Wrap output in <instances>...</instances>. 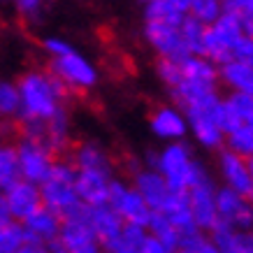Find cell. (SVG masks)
<instances>
[{
  "mask_svg": "<svg viewBox=\"0 0 253 253\" xmlns=\"http://www.w3.org/2000/svg\"><path fill=\"white\" fill-rule=\"evenodd\" d=\"M112 181H114V168L77 169V193L82 205L93 207V205L107 202Z\"/></svg>",
  "mask_w": 253,
  "mask_h": 253,
  "instance_id": "obj_16",
  "label": "cell"
},
{
  "mask_svg": "<svg viewBox=\"0 0 253 253\" xmlns=\"http://www.w3.org/2000/svg\"><path fill=\"white\" fill-rule=\"evenodd\" d=\"M72 139V121H70L68 109L56 112L51 119L44 121V132H42V142H44L56 156L65 151Z\"/></svg>",
  "mask_w": 253,
  "mask_h": 253,
  "instance_id": "obj_22",
  "label": "cell"
},
{
  "mask_svg": "<svg viewBox=\"0 0 253 253\" xmlns=\"http://www.w3.org/2000/svg\"><path fill=\"white\" fill-rule=\"evenodd\" d=\"M26 244V235H23L21 221H7L0 223V253H16Z\"/></svg>",
  "mask_w": 253,
  "mask_h": 253,
  "instance_id": "obj_31",
  "label": "cell"
},
{
  "mask_svg": "<svg viewBox=\"0 0 253 253\" xmlns=\"http://www.w3.org/2000/svg\"><path fill=\"white\" fill-rule=\"evenodd\" d=\"M130 184L137 188V193L144 198V202L151 207V211L156 209H161L168 198L172 195L174 188H169V184L161 176V172L154 168H149V165H142V168H132V179Z\"/></svg>",
  "mask_w": 253,
  "mask_h": 253,
  "instance_id": "obj_17",
  "label": "cell"
},
{
  "mask_svg": "<svg viewBox=\"0 0 253 253\" xmlns=\"http://www.w3.org/2000/svg\"><path fill=\"white\" fill-rule=\"evenodd\" d=\"M246 163H249V174H251V181H253V158H249Z\"/></svg>",
  "mask_w": 253,
  "mask_h": 253,
  "instance_id": "obj_43",
  "label": "cell"
},
{
  "mask_svg": "<svg viewBox=\"0 0 253 253\" xmlns=\"http://www.w3.org/2000/svg\"><path fill=\"white\" fill-rule=\"evenodd\" d=\"M58 242L68 249V253H102V244L88 223L86 205H82L72 214L63 216Z\"/></svg>",
  "mask_w": 253,
  "mask_h": 253,
  "instance_id": "obj_10",
  "label": "cell"
},
{
  "mask_svg": "<svg viewBox=\"0 0 253 253\" xmlns=\"http://www.w3.org/2000/svg\"><path fill=\"white\" fill-rule=\"evenodd\" d=\"M19 121H40L44 123L56 112L65 109V100L70 91L49 72V70H28L23 72L19 82Z\"/></svg>",
  "mask_w": 253,
  "mask_h": 253,
  "instance_id": "obj_1",
  "label": "cell"
},
{
  "mask_svg": "<svg viewBox=\"0 0 253 253\" xmlns=\"http://www.w3.org/2000/svg\"><path fill=\"white\" fill-rule=\"evenodd\" d=\"M46 2H51V0H12L16 14L28 23H38L44 16Z\"/></svg>",
  "mask_w": 253,
  "mask_h": 253,
  "instance_id": "obj_35",
  "label": "cell"
},
{
  "mask_svg": "<svg viewBox=\"0 0 253 253\" xmlns=\"http://www.w3.org/2000/svg\"><path fill=\"white\" fill-rule=\"evenodd\" d=\"M19 179V165H16L14 142H0V191H5L9 184Z\"/></svg>",
  "mask_w": 253,
  "mask_h": 253,
  "instance_id": "obj_27",
  "label": "cell"
},
{
  "mask_svg": "<svg viewBox=\"0 0 253 253\" xmlns=\"http://www.w3.org/2000/svg\"><path fill=\"white\" fill-rule=\"evenodd\" d=\"M139 253H174V249H169L165 242H161V239L154 237V235H149V230H146V237H144V242H142Z\"/></svg>",
  "mask_w": 253,
  "mask_h": 253,
  "instance_id": "obj_37",
  "label": "cell"
},
{
  "mask_svg": "<svg viewBox=\"0 0 253 253\" xmlns=\"http://www.w3.org/2000/svg\"><path fill=\"white\" fill-rule=\"evenodd\" d=\"M223 0H188V16L202 21L205 26L214 23L223 14Z\"/></svg>",
  "mask_w": 253,
  "mask_h": 253,
  "instance_id": "obj_33",
  "label": "cell"
},
{
  "mask_svg": "<svg viewBox=\"0 0 253 253\" xmlns=\"http://www.w3.org/2000/svg\"><path fill=\"white\" fill-rule=\"evenodd\" d=\"M149 128L154 132V137H158L161 142H179V139L188 137L186 114L174 102L158 105L149 116Z\"/></svg>",
  "mask_w": 253,
  "mask_h": 253,
  "instance_id": "obj_14",
  "label": "cell"
},
{
  "mask_svg": "<svg viewBox=\"0 0 253 253\" xmlns=\"http://www.w3.org/2000/svg\"><path fill=\"white\" fill-rule=\"evenodd\" d=\"M16 149V165H19V176L28 179L33 184H42L44 176L51 172L58 156L42 142V139L21 137L14 142Z\"/></svg>",
  "mask_w": 253,
  "mask_h": 253,
  "instance_id": "obj_7",
  "label": "cell"
},
{
  "mask_svg": "<svg viewBox=\"0 0 253 253\" xmlns=\"http://www.w3.org/2000/svg\"><path fill=\"white\" fill-rule=\"evenodd\" d=\"M223 95L216 91L202 93L198 98H193L191 102H186L184 114L186 123H188V135L195 139V144L205 151H218L225 144V132L216 121V105Z\"/></svg>",
  "mask_w": 253,
  "mask_h": 253,
  "instance_id": "obj_3",
  "label": "cell"
},
{
  "mask_svg": "<svg viewBox=\"0 0 253 253\" xmlns=\"http://www.w3.org/2000/svg\"><path fill=\"white\" fill-rule=\"evenodd\" d=\"M184 12H179L165 0H146L144 2V21H163V23H181Z\"/></svg>",
  "mask_w": 253,
  "mask_h": 253,
  "instance_id": "obj_30",
  "label": "cell"
},
{
  "mask_svg": "<svg viewBox=\"0 0 253 253\" xmlns=\"http://www.w3.org/2000/svg\"><path fill=\"white\" fill-rule=\"evenodd\" d=\"M16 253H46V246H40V244H28V242H26V244L21 246V249H19V251Z\"/></svg>",
  "mask_w": 253,
  "mask_h": 253,
  "instance_id": "obj_39",
  "label": "cell"
},
{
  "mask_svg": "<svg viewBox=\"0 0 253 253\" xmlns=\"http://www.w3.org/2000/svg\"><path fill=\"white\" fill-rule=\"evenodd\" d=\"M9 137H12V126H9V121L0 119V142H5Z\"/></svg>",
  "mask_w": 253,
  "mask_h": 253,
  "instance_id": "obj_40",
  "label": "cell"
},
{
  "mask_svg": "<svg viewBox=\"0 0 253 253\" xmlns=\"http://www.w3.org/2000/svg\"><path fill=\"white\" fill-rule=\"evenodd\" d=\"M146 165L161 172V176L174 191H188V186L205 172V165L193 154L191 144L186 139L179 142H163L158 151L146 154Z\"/></svg>",
  "mask_w": 253,
  "mask_h": 253,
  "instance_id": "obj_2",
  "label": "cell"
},
{
  "mask_svg": "<svg viewBox=\"0 0 253 253\" xmlns=\"http://www.w3.org/2000/svg\"><path fill=\"white\" fill-rule=\"evenodd\" d=\"M107 205L114 209L116 214L121 216L123 223H135V225H144L151 218V207L144 202V198L137 193V188L130 181H123L116 179L109 186V195H107Z\"/></svg>",
  "mask_w": 253,
  "mask_h": 253,
  "instance_id": "obj_9",
  "label": "cell"
},
{
  "mask_svg": "<svg viewBox=\"0 0 253 253\" xmlns=\"http://www.w3.org/2000/svg\"><path fill=\"white\" fill-rule=\"evenodd\" d=\"M165 2H169V5H172V7H176L179 12L188 14V0H165Z\"/></svg>",
  "mask_w": 253,
  "mask_h": 253,
  "instance_id": "obj_42",
  "label": "cell"
},
{
  "mask_svg": "<svg viewBox=\"0 0 253 253\" xmlns=\"http://www.w3.org/2000/svg\"><path fill=\"white\" fill-rule=\"evenodd\" d=\"M61 223H63V216H58L56 211H51L49 207L42 205L35 214H31L26 221H21L26 242H28V244L46 246L49 242H54V239L58 237Z\"/></svg>",
  "mask_w": 253,
  "mask_h": 253,
  "instance_id": "obj_18",
  "label": "cell"
},
{
  "mask_svg": "<svg viewBox=\"0 0 253 253\" xmlns=\"http://www.w3.org/2000/svg\"><path fill=\"white\" fill-rule=\"evenodd\" d=\"M230 58H237V61L251 63L253 65V35L251 33H242L232 46V56Z\"/></svg>",
  "mask_w": 253,
  "mask_h": 253,
  "instance_id": "obj_36",
  "label": "cell"
},
{
  "mask_svg": "<svg viewBox=\"0 0 253 253\" xmlns=\"http://www.w3.org/2000/svg\"><path fill=\"white\" fill-rule=\"evenodd\" d=\"M216 174L221 179V186H228L232 191L242 193L246 198H253V181L249 174V163L242 156L232 154L230 149L216 151Z\"/></svg>",
  "mask_w": 253,
  "mask_h": 253,
  "instance_id": "obj_13",
  "label": "cell"
},
{
  "mask_svg": "<svg viewBox=\"0 0 253 253\" xmlns=\"http://www.w3.org/2000/svg\"><path fill=\"white\" fill-rule=\"evenodd\" d=\"M7 221H12V216H9L7 202H5V191H0V223H7Z\"/></svg>",
  "mask_w": 253,
  "mask_h": 253,
  "instance_id": "obj_38",
  "label": "cell"
},
{
  "mask_svg": "<svg viewBox=\"0 0 253 253\" xmlns=\"http://www.w3.org/2000/svg\"><path fill=\"white\" fill-rule=\"evenodd\" d=\"M218 82L230 93L253 95V65L237 58H228L218 65Z\"/></svg>",
  "mask_w": 253,
  "mask_h": 253,
  "instance_id": "obj_19",
  "label": "cell"
},
{
  "mask_svg": "<svg viewBox=\"0 0 253 253\" xmlns=\"http://www.w3.org/2000/svg\"><path fill=\"white\" fill-rule=\"evenodd\" d=\"M42 205L56 211L58 216H68L82 207V200L77 193V169L70 161L56 158L51 172L40 184Z\"/></svg>",
  "mask_w": 253,
  "mask_h": 253,
  "instance_id": "obj_4",
  "label": "cell"
},
{
  "mask_svg": "<svg viewBox=\"0 0 253 253\" xmlns=\"http://www.w3.org/2000/svg\"><path fill=\"white\" fill-rule=\"evenodd\" d=\"M144 237H146L144 225L123 223L121 232H119L112 242H107V244L102 246V251H107V253H139Z\"/></svg>",
  "mask_w": 253,
  "mask_h": 253,
  "instance_id": "obj_24",
  "label": "cell"
},
{
  "mask_svg": "<svg viewBox=\"0 0 253 253\" xmlns=\"http://www.w3.org/2000/svg\"><path fill=\"white\" fill-rule=\"evenodd\" d=\"M216 188H218V184L214 181V176L209 174V169H205L186 191L193 223L202 232H211L218 223V218H216Z\"/></svg>",
  "mask_w": 253,
  "mask_h": 253,
  "instance_id": "obj_8",
  "label": "cell"
},
{
  "mask_svg": "<svg viewBox=\"0 0 253 253\" xmlns=\"http://www.w3.org/2000/svg\"><path fill=\"white\" fill-rule=\"evenodd\" d=\"M174 253H221L218 244H216L209 232H193L186 239H181V244L174 249Z\"/></svg>",
  "mask_w": 253,
  "mask_h": 253,
  "instance_id": "obj_32",
  "label": "cell"
},
{
  "mask_svg": "<svg viewBox=\"0 0 253 253\" xmlns=\"http://www.w3.org/2000/svg\"><path fill=\"white\" fill-rule=\"evenodd\" d=\"M251 207H253V198H251Z\"/></svg>",
  "mask_w": 253,
  "mask_h": 253,
  "instance_id": "obj_44",
  "label": "cell"
},
{
  "mask_svg": "<svg viewBox=\"0 0 253 253\" xmlns=\"http://www.w3.org/2000/svg\"><path fill=\"white\" fill-rule=\"evenodd\" d=\"M242 33H244V28H242L237 16L228 12V9H223V14L214 23H209L207 31H205L202 56H207L216 65L225 63L232 56V46H235V42H237Z\"/></svg>",
  "mask_w": 253,
  "mask_h": 253,
  "instance_id": "obj_6",
  "label": "cell"
},
{
  "mask_svg": "<svg viewBox=\"0 0 253 253\" xmlns=\"http://www.w3.org/2000/svg\"><path fill=\"white\" fill-rule=\"evenodd\" d=\"M179 31H181V38H184V44L188 49V54H202V42H205L207 26L186 14L184 21L179 23Z\"/></svg>",
  "mask_w": 253,
  "mask_h": 253,
  "instance_id": "obj_28",
  "label": "cell"
},
{
  "mask_svg": "<svg viewBox=\"0 0 253 253\" xmlns=\"http://www.w3.org/2000/svg\"><path fill=\"white\" fill-rule=\"evenodd\" d=\"M86 214H88V223H91L93 232H95V237L100 239V244L102 246L107 244V242H112V239L121 232V228H123L121 216L116 214L107 202L86 207Z\"/></svg>",
  "mask_w": 253,
  "mask_h": 253,
  "instance_id": "obj_20",
  "label": "cell"
},
{
  "mask_svg": "<svg viewBox=\"0 0 253 253\" xmlns=\"http://www.w3.org/2000/svg\"><path fill=\"white\" fill-rule=\"evenodd\" d=\"M144 40L158 58L181 61L188 56V49H186L181 31H179V23L144 21Z\"/></svg>",
  "mask_w": 253,
  "mask_h": 253,
  "instance_id": "obj_12",
  "label": "cell"
},
{
  "mask_svg": "<svg viewBox=\"0 0 253 253\" xmlns=\"http://www.w3.org/2000/svg\"><path fill=\"white\" fill-rule=\"evenodd\" d=\"M46 70H49L70 93L91 91V88H95V84H98V79H100L98 68H95L82 51H77L75 46L65 49V51L58 56H51Z\"/></svg>",
  "mask_w": 253,
  "mask_h": 253,
  "instance_id": "obj_5",
  "label": "cell"
},
{
  "mask_svg": "<svg viewBox=\"0 0 253 253\" xmlns=\"http://www.w3.org/2000/svg\"><path fill=\"white\" fill-rule=\"evenodd\" d=\"M223 7L237 16L244 33L253 35V0H223Z\"/></svg>",
  "mask_w": 253,
  "mask_h": 253,
  "instance_id": "obj_34",
  "label": "cell"
},
{
  "mask_svg": "<svg viewBox=\"0 0 253 253\" xmlns=\"http://www.w3.org/2000/svg\"><path fill=\"white\" fill-rule=\"evenodd\" d=\"M216 225H225L232 230H249L253 228V207L251 198L232 191L228 186L216 188Z\"/></svg>",
  "mask_w": 253,
  "mask_h": 253,
  "instance_id": "obj_11",
  "label": "cell"
},
{
  "mask_svg": "<svg viewBox=\"0 0 253 253\" xmlns=\"http://www.w3.org/2000/svg\"><path fill=\"white\" fill-rule=\"evenodd\" d=\"M146 230H149V235H154V237H158L161 242H165L169 249H176V246L181 244V239H184L181 230H179L165 214H161V211H154V214H151V218L146 223Z\"/></svg>",
  "mask_w": 253,
  "mask_h": 253,
  "instance_id": "obj_25",
  "label": "cell"
},
{
  "mask_svg": "<svg viewBox=\"0 0 253 253\" xmlns=\"http://www.w3.org/2000/svg\"><path fill=\"white\" fill-rule=\"evenodd\" d=\"M46 253H68V249H65V246L58 242V237H56L54 242H49V244H46Z\"/></svg>",
  "mask_w": 253,
  "mask_h": 253,
  "instance_id": "obj_41",
  "label": "cell"
},
{
  "mask_svg": "<svg viewBox=\"0 0 253 253\" xmlns=\"http://www.w3.org/2000/svg\"><path fill=\"white\" fill-rule=\"evenodd\" d=\"M221 253H253V228L249 230H232L225 225H216L209 232Z\"/></svg>",
  "mask_w": 253,
  "mask_h": 253,
  "instance_id": "obj_23",
  "label": "cell"
},
{
  "mask_svg": "<svg viewBox=\"0 0 253 253\" xmlns=\"http://www.w3.org/2000/svg\"><path fill=\"white\" fill-rule=\"evenodd\" d=\"M70 163L75 169H88V168H114V161L105 146L95 142V139H86L79 142L72 151H70Z\"/></svg>",
  "mask_w": 253,
  "mask_h": 253,
  "instance_id": "obj_21",
  "label": "cell"
},
{
  "mask_svg": "<svg viewBox=\"0 0 253 253\" xmlns=\"http://www.w3.org/2000/svg\"><path fill=\"white\" fill-rule=\"evenodd\" d=\"M142 2H146V0H142Z\"/></svg>",
  "mask_w": 253,
  "mask_h": 253,
  "instance_id": "obj_45",
  "label": "cell"
},
{
  "mask_svg": "<svg viewBox=\"0 0 253 253\" xmlns=\"http://www.w3.org/2000/svg\"><path fill=\"white\" fill-rule=\"evenodd\" d=\"M225 149H230L232 154L242 156V158H253V128L239 123L237 128L225 132Z\"/></svg>",
  "mask_w": 253,
  "mask_h": 253,
  "instance_id": "obj_26",
  "label": "cell"
},
{
  "mask_svg": "<svg viewBox=\"0 0 253 253\" xmlns=\"http://www.w3.org/2000/svg\"><path fill=\"white\" fill-rule=\"evenodd\" d=\"M102 253H107V251H102Z\"/></svg>",
  "mask_w": 253,
  "mask_h": 253,
  "instance_id": "obj_46",
  "label": "cell"
},
{
  "mask_svg": "<svg viewBox=\"0 0 253 253\" xmlns=\"http://www.w3.org/2000/svg\"><path fill=\"white\" fill-rule=\"evenodd\" d=\"M19 109H21V100H19L16 82L0 79V119L14 121L19 119Z\"/></svg>",
  "mask_w": 253,
  "mask_h": 253,
  "instance_id": "obj_29",
  "label": "cell"
},
{
  "mask_svg": "<svg viewBox=\"0 0 253 253\" xmlns=\"http://www.w3.org/2000/svg\"><path fill=\"white\" fill-rule=\"evenodd\" d=\"M5 202H7L9 216L14 221H26L31 214H35L42 207V193L40 184H33L28 179H16L14 184L5 188Z\"/></svg>",
  "mask_w": 253,
  "mask_h": 253,
  "instance_id": "obj_15",
  "label": "cell"
}]
</instances>
